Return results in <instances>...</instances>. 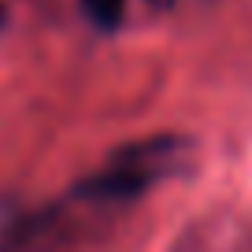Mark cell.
<instances>
[{"instance_id": "cell-1", "label": "cell", "mask_w": 252, "mask_h": 252, "mask_svg": "<svg viewBox=\"0 0 252 252\" xmlns=\"http://www.w3.org/2000/svg\"><path fill=\"white\" fill-rule=\"evenodd\" d=\"M182 156H186V141L178 137H145V141H130L115 149L93 174L74 186V197L89 200V204H126L149 193L152 186L178 171Z\"/></svg>"}, {"instance_id": "cell-2", "label": "cell", "mask_w": 252, "mask_h": 252, "mask_svg": "<svg viewBox=\"0 0 252 252\" xmlns=\"http://www.w3.org/2000/svg\"><path fill=\"white\" fill-rule=\"evenodd\" d=\"M82 8H86V15L93 19L100 30H111V26H119V19H123L126 0H82Z\"/></svg>"}, {"instance_id": "cell-3", "label": "cell", "mask_w": 252, "mask_h": 252, "mask_svg": "<svg viewBox=\"0 0 252 252\" xmlns=\"http://www.w3.org/2000/svg\"><path fill=\"white\" fill-rule=\"evenodd\" d=\"M0 26H4V4H0Z\"/></svg>"}]
</instances>
